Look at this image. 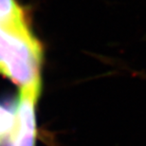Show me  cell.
Returning <instances> with one entry per match:
<instances>
[{"instance_id":"cell-1","label":"cell","mask_w":146,"mask_h":146,"mask_svg":"<svg viewBox=\"0 0 146 146\" xmlns=\"http://www.w3.org/2000/svg\"><path fill=\"white\" fill-rule=\"evenodd\" d=\"M43 46L34 34L18 36L0 30V73L21 89L41 90Z\"/></svg>"},{"instance_id":"cell-2","label":"cell","mask_w":146,"mask_h":146,"mask_svg":"<svg viewBox=\"0 0 146 146\" xmlns=\"http://www.w3.org/2000/svg\"><path fill=\"white\" fill-rule=\"evenodd\" d=\"M41 90L21 89L15 108V126L11 136V146H35V106Z\"/></svg>"},{"instance_id":"cell-3","label":"cell","mask_w":146,"mask_h":146,"mask_svg":"<svg viewBox=\"0 0 146 146\" xmlns=\"http://www.w3.org/2000/svg\"><path fill=\"white\" fill-rule=\"evenodd\" d=\"M0 30L18 36L33 34L16 0H0Z\"/></svg>"},{"instance_id":"cell-4","label":"cell","mask_w":146,"mask_h":146,"mask_svg":"<svg viewBox=\"0 0 146 146\" xmlns=\"http://www.w3.org/2000/svg\"><path fill=\"white\" fill-rule=\"evenodd\" d=\"M15 110L0 104V139L11 138L15 126Z\"/></svg>"}]
</instances>
